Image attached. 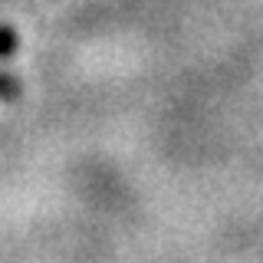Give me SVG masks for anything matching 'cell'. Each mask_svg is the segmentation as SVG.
I'll return each instance as SVG.
<instances>
[{
  "mask_svg": "<svg viewBox=\"0 0 263 263\" xmlns=\"http://www.w3.org/2000/svg\"><path fill=\"white\" fill-rule=\"evenodd\" d=\"M16 30L7 27V23H0V60H10V56L16 53Z\"/></svg>",
  "mask_w": 263,
  "mask_h": 263,
  "instance_id": "6da1fadb",
  "label": "cell"
},
{
  "mask_svg": "<svg viewBox=\"0 0 263 263\" xmlns=\"http://www.w3.org/2000/svg\"><path fill=\"white\" fill-rule=\"evenodd\" d=\"M20 92H23L20 79L10 76V72H0V102H4V99H16Z\"/></svg>",
  "mask_w": 263,
  "mask_h": 263,
  "instance_id": "7a4b0ae2",
  "label": "cell"
}]
</instances>
